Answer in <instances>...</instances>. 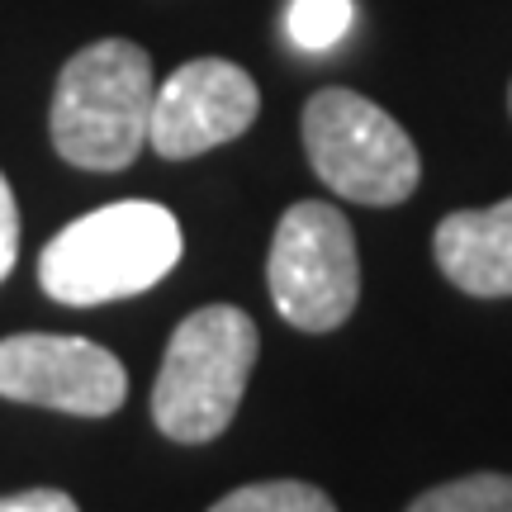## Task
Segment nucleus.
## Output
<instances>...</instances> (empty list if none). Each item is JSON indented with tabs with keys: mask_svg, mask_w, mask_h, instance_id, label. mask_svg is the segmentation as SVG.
I'll return each mask as SVG.
<instances>
[{
	"mask_svg": "<svg viewBox=\"0 0 512 512\" xmlns=\"http://www.w3.org/2000/svg\"><path fill=\"white\" fill-rule=\"evenodd\" d=\"M209 512H337L332 498L313 484H299V479H266V484H247V489H233L223 494Z\"/></svg>",
	"mask_w": 512,
	"mask_h": 512,
	"instance_id": "1a4fd4ad",
	"label": "nucleus"
},
{
	"mask_svg": "<svg viewBox=\"0 0 512 512\" xmlns=\"http://www.w3.org/2000/svg\"><path fill=\"white\" fill-rule=\"evenodd\" d=\"M0 512H81V508L62 489H29V494L0 498Z\"/></svg>",
	"mask_w": 512,
	"mask_h": 512,
	"instance_id": "ddd939ff",
	"label": "nucleus"
},
{
	"mask_svg": "<svg viewBox=\"0 0 512 512\" xmlns=\"http://www.w3.org/2000/svg\"><path fill=\"white\" fill-rule=\"evenodd\" d=\"M508 105H512V91H508Z\"/></svg>",
	"mask_w": 512,
	"mask_h": 512,
	"instance_id": "4468645a",
	"label": "nucleus"
},
{
	"mask_svg": "<svg viewBox=\"0 0 512 512\" xmlns=\"http://www.w3.org/2000/svg\"><path fill=\"white\" fill-rule=\"evenodd\" d=\"M256 323L233 304H204L171 332L152 384V418L171 441L200 446L233 422L256 366Z\"/></svg>",
	"mask_w": 512,
	"mask_h": 512,
	"instance_id": "7ed1b4c3",
	"label": "nucleus"
},
{
	"mask_svg": "<svg viewBox=\"0 0 512 512\" xmlns=\"http://www.w3.org/2000/svg\"><path fill=\"white\" fill-rule=\"evenodd\" d=\"M266 285L280 318L299 332L342 328L361 299V261L351 223L323 200H299L275 223Z\"/></svg>",
	"mask_w": 512,
	"mask_h": 512,
	"instance_id": "39448f33",
	"label": "nucleus"
},
{
	"mask_svg": "<svg viewBox=\"0 0 512 512\" xmlns=\"http://www.w3.org/2000/svg\"><path fill=\"white\" fill-rule=\"evenodd\" d=\"M304 152L332 195L375 209L403 204L422 176L408 128L347 86H323L304 105Z\"/></svg>",
	"mask_w": 512,
	"mask_h": 512,
	"instance_id": "20e7f679",
	"label": "nucleus"
},
{
	"mask_svg": "<svg viewBox=\"0 0 512 512\" xmlns=\"http://www.w3.org/2000/svg\"><path fill=\"white\" fill-rule=\"evenodd\" d=\"M432 256L456 290L475 299L512 294V200L494 209H456L437 223Z\"/></svg>",
	"mask_w": 512,
	"mask_h": 512,
	"instance_id": "6e6552de",
	"label": "nucleus"
},
{
	"mask_svg": "<svg viewBox=\"0 0 512 512\" xmlns=\"http://www.w3.org/2000/svg\"><path fill=\"white\" fill-rule=\"evenodd\" d=\"M15 256H19V209L10 181L0 176V280L15 271Z\"/></svg>",
	"mask_w": 512,
	"mask_h": 512,
	"instance_id": "f8f14e48",
	"label": "nucleus"
},
{
	"mask_svg": "<svg viewBox=\"0 0 512 512\" xmlns=\"http://www.w3.org/2000/svg\"><path fill=\"white\" fill-rule=\"evenodd\" d=\"M408 512H512V475H465L413 503Z\"/></svg>",
	"mask_w": 512,
	"mask_h": 512,
	"instance_id": "9d476101",
	"label": "nucleus"
},
{
	"mask_svg": "<svg viewBox=\"0 0 512 512\" xmlns=\"http://www.w3.org/2000/svg\"><path fill=\"white\" fill-rule=\"evenodd\" d=\"M256 110H261L256 81L238 62L195 57V62L176 67L166 81H157L147 147L166 162L200 157L209 147L242 138L256 124Z\"/></svg>",
	"mask_w": 512,
	"mask_h": 512,
	"instance_id": "0eeeda50",
	"label": "nucleus"
},
{
	"mask_svg": "<svg viewBox=\"0 0 512 512\" xmlns=\"http://www.w3.org/2000/svg\"><path fill=\"white\" fill-rule=\"evenodd\" d=\"M181 261V223L152 200H119L81 214L38 256V285L57 304L95 309L152 290Z\"/></svg>",
	"mask_w": 512,
	"mask_h": 512,
	"instance_id": "f257e3e1",
	"label": "nucleus"
},
{
	"mask_svg": "<svg viewBox=\"0 0 512 512\" xmlns=\"http://www.w3.org/2000/svg\"><path fill=\"white\" fill-rule=\"evenodd\" d=\"M124 394V366L100 342L57 332H19L0 342V399L57 408L72 418H110Z\"/></svg>",
	"mask_w": 512,
	"mask_h": 512,
	"instance_id": "423d86ee",
	"label": "nucleus"
},
{
	"mask_svg": "<svg viewBox=\"0 0 512 512\" xmlns=\"http://www.w3.org/2000/svg\"><path fill=\"white\" fill-rule=\"evenodd\" d=\"M351 19H356L351 0H294L290 15H285V29L304 53H323V48H337L347 38Z\"/></svg>",
	"mask_w": 512,
	"mask_h": 512,
	"instance_id": "9b49d317",
	"label": "nucleus"
},
{
	"mask_svg": "<svg viewBox=\"0 0 512 512\" xmlns=\"http://www.w3.org/2000/svg\"><path fill=\"white\" fill-rule=\"evenodd\" d=\"M152 57L128 38H100L62 67L53 91V147L81 171H124L147 147L152 124Z\"/></svg>",
	"mask_w": 512,
	"mask_h": 512,
	"instance_id": "f03ea898",
	"label": "nucleus"
}]
</instances>
